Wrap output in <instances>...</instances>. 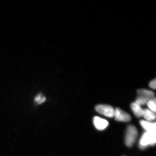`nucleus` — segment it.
Returning <instances> with one entry per match:
<instances>
[{"mask_svg":"<svg viewBox=\"0 0 156 156\" xmlns=\"http://www.w3.org/2000/svg\"><path fill=\"white\" fill-rule=\"evenodd\" d=\"M137 94L135 102L140 106L146 104L149 101L155 98L154 93L147 89H139L137 91Z\"/></svg>","mask_w":156,"mask_h":156,"instance_id":"obj_1","label":"nucleus"},{"mask_svg":"<svg viewBox=\"0 0 156 156\" xmlns=\"http://www.w3.org/2000/svg\"><path fill=\"white\" fill-rule=\"evenodd\" d=\"M156 142V132H146L143 134L140 140V147L145 148L149 145H154Z\"/></svg>","mask_w":156,"mask_h":156,"instance_id":"obj_2","label":"nucleus"},{"mask_svg":"<svg viewBox=\"0 0 156 156\" xmlns=\"http://www.w3.org/2000/svg\"><path fill=\"white\" fill-rule=\"evenodd\" d=\"M138 134L136 127L133 125H129L126 130L125 136V143L128 147H131L133 145Z\"/></svg>","mask_w":156,"mask_h":156,"instance_id":"obj_3","label":"nucleus"},{"mask_svg":"<svg viewBox=\"0 0 156 156\" xmlns=\"http://www.w3.org/2000/svg\"><path fill=\"white\" fill-rule=\"evenodd\" d=\"M95 109L98 112L105 116L109 118L114 117L115 109L111 105H98L95 107Z\"/></svg>","mask_w":156,"mask_h":156,"instance_id":"obj_4","label":"nucleus"},{"mask_svg":"<svg viewBox=\"0 0 156 156\" xmlns=\"http://www.w3.org/2000/svg\"><path fill=\"white\" fill-rule=\"evenodd\" d=\"M114 117L118 122H128L131 120L130 115L118 108L115 110Z\"/></svg>","mask_w":156,"mask_h":156,"instance_id":"obj_5","label":"nucleus"},{"mask_svg":"<svg viewBox=\"0 0 156 156\" xmlns=\"http://www.w3.org/2000/svg\"><path fill=\"white\" fill-rule=\"evenodd\" d=\"M93 123L95 128L99 131L104 130L108 126V122L107 120L98 116L94 117Z\"/></svg>","mask_w":156,"mask_h":156,"instance_id":"obj_6","label":"nucleus"},{"mask_svg":"<svg viewBox=\"0 0 156 156\" xmlns=\"http://www.w3.org/2000/svg\"><path fill=\"white\" fill-rule=\"evenodd\" d=\"M140 123L142 128L146 131V132H156L155 122H147L144 120H140Z\"/></svg>","mask_w":156,"mask_h":156,"instance_id":"obj_7","label":"nucleus"},{"mask_svg":"<svg viewBox=\"0 0 156 156\" xmlns=\"http://www.w3.org/2000/svg\"><path fill=\"white\" fill-rule=\"evenodd\" d=\"M142 116L147 122H151L156 119L155 113L152 112L148 109H143Z\"/></svg>","mask_w":156,"mask_h":156,"instance_id":"obj_8","label":"nucleus"},{"mask_svg":"<svg viewBox=\"0 0 156 156\" xmlns=\"http://www.w3.org/2000/svg\"><path fill=\"white\" fill-rule=\"evenodd\" d=\"M131 108L134 114L136 117L140 118L142 116L143 109H142L140 105L136 104V102H133L131 105Z\"/></svg>","mask_w":156,"mask_h":156,"instance_id":"obj_9","label":"nucleus"},{"mask_svg":"<svg viewBox=\"0 0 156 156\" xmlns=\"http://www.w3.org/2000/svg\"><path fill=\"white\" fill-rule=\"evenodd\" d=\"M156 98H155L149 101L146 104L150 110L154 113H155L156 111Z\"/></svg>","mask_w":156,"mask_h":156,"instance_id":"obj_10","label":"nucleus"},{"mask_svg":"<svg viewBox=\"0 0 156 156\" xmlns=\"http://www.w3.org/2000/svg\"><path fill=\"white\" fill-rule=\"evenodd\" d=\"M46 97L43 96L41 93L37 95L34 98V101L37 102L39 105H41V104L44 103V101H46Z\"/></svg>","mask_w":156,"mask_h":156,"instance_id":"obj_11","label":"nucleus"},{"mask_svg":"<svg viewBox=\"0 0 156 156\" xmlns=\"http://www.w3.org/2000/svg\"><path fill=\"white\" fill-rule=\"evenodd\" d=\"M156 79H154L151 81L150 82L149 86L151 87V89H156Z\"/></svg>","mask_w":156,"mask_h":156,"instance_id":"obj_12","label":"nucleus"}]
</instances>
